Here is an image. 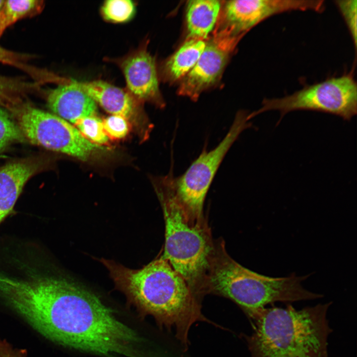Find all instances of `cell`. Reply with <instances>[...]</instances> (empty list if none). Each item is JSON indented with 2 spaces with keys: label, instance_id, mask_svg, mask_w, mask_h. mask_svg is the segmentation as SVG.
I'll use <instances>...</instances> for the list:
<instances>
[{
  "label": "cell",
  "instance_id": "6da1fadb",
  "mask_svg": "<svg viewBox=\"0 0 357 357\" xmlns=\"http://www.w3.org/2000/svg\"><path fill=\"white\" fill-rule=\"evenodd\" d=\"M0 295L34 329L64 347L105 356L139 357L138 334L94 293L62 277L4 276Z\"/></svg>",
  "mask_w": 357,
  "mask_h": 357
},
{
  "label": "cell",
  "instance_id": "7a4b0ae2",
  "mask_svg": "<svg viewBox=\"0 0 357 357\" xmlns=\"http://www.w3.org/2000/svg\"><path fill=\"white\" fill-rule=\"evenodd\" d=\"M109 271L116 287L142 315L154 317L158 325L169 330L185 350L188 334L197 321L214 324L202 313L200 302L185 280L160 257L139 269H131L111 260H100Z\"/></svg>",
  "mask_w": 357,
  "mask_h": 357
},
{
  "label": "cell",
  "instance_id": "3957f363",
  "mask_svg": "<svg viewBox=\"0 0 357 357\" xmlns=\"http://www.w3.org/2000/svg\"><path fill=\"white\" fill-rule=\"evenodd\" d=\"M331 303L259 309L251 319L253 333L244 336L251 357H328L332 330L327 313Z\"/></svg>",
  "mask_w": 357,
  "mask_h": 357
},
{
  "label": "cell",
  "instance_id": "277c9868",
  "mask_svg": "<svg viewBox=\"0 0 357 357\" xmlns=\"http://www.w3.org/2000/svg\"><path fill=\"white\" fill-rule=\"evenodd\" d=\"M172 179L170 173L160 179L156 188L165 222V241L161 257L185 280L200 301L199 292L215 245L204 218L191 217L177 199Z\"/></svg>",
  "mask_w": 357,
  "mask_h": 357
},
{
  "label": "cell",
  "instance_id": "5b68a950",
  "mask_svg": "<svg viewBox=\"0 0 357 357\" xmlns=\"http://www.w3.org/2000/svg\"><path fill=\"white\" fill-rule=\"evenodd\" d=\"M277 110L281 118L297 110L330 113L350 120L357 113V85L352 74L327 79L279 98L265 99L251 118L264 112Z\"/></svg>",
  "mask_w": 357,
  "mask_h": 357
},
{
  "label": "cell",
  "instance_id": "8992f818",
  "mask_svg": "<svg viewBox=\"0 0 357 357\" xmlns=\"http://www.w3.org/2000/svg\"><path fill=\"white\" fill-rule=\"evenodd\" d=\"M250 119L248 112H238L228 132L216 147L203 151L182 175L173 176L175 195L193 218H203L204 200L213 179L231 146L244 130L251 127Z\"/></svg>",
  "mask_w": 357,
  "mask_h": 357
},
{
  "label": "cell",
  "instance_id": "52a82bcc",
  "mask_svg": "<svg viewBox=\"0 0 357 357\" xmlns=\"http://www.w3.org/2000/svg\"><path fill=\"white\" fill-rule=\"evenodd\" d=\"M18 126L32 143L83 161L102 148L86 139L73 125L59 116L31 107L18 114Z\"/></svg>",
  "mask_w": 357,
  "mask_h": 357
},
{
  "label": "cell",
  "instance_id": "ba28073f",
  "mask_svg": "<svg viewBox=\"0 0 357 357\" xmlns=\"http://www.w3.org/2000/svg\"><path fill=\"white\" fill-rule=\"evenodd\" d=\"M309 276L292 274L286 277L274 278L246 269L236 282L238 306L251 319L268 303L321 298L322 295L310 292L302 286V281Z\"/></svg>",
  "mask_w": 357,
  "mask_h": 357
},
{
  "label": "cell",
  "instance_id": "9c48e42d",
  "mask_svg": "<svg viewBox=\"0 0 357 357\" xmlns=\"http://www.w3.org/2000/svg\"><path fill=\"white\" fill-rule=\"evenodd\" d=\"M242 36L234 35L226 29H218L205 42V48L196 64L183 77L179 95L195 101L203 91L214 85Z\"/></svg>",
  "mask_w": 357,
  "mask_h": 357
},
{
  "label": "cell",
  "instance_id": "30bf717a",
  "mask_svg": "<svg viewBox=\"0 0 357 357\" xmlns=\"http://www.w3.org/2000/svg\"><path fill=\"white\" fill-rule=\"evenodd\" d=\"M323 2L317 0H230L226 3L219 29L243 35L255 25L276 14L292 10L320 12Z\"/></svg>",
  "mask_w": 357,
  "mask_h": 357
},
{
  "label": "cell",
  "instance_id": "8fae6325",
  "mask_svg": "<svg viewBox=\"0 0 357 357\" xmlns=\"http://www.w3.org/2000/svg\"><path fill=\"white\" fill-rule=\"evenodd\" d=\"M147 41L127 55L114 60L121 70L127 90L139 102H149L160 108L165 103L159 86L154 58L147 51Z\"/></svg>",
  "mask_w": 357,
  "mask_h": 357
},
{
  "label": "cell",
  "instance_id": "7c38bea8",
  "mask_svg": "<svg viewBox=\"0 0 357 357\" xmlns=\"http://www.w3.org/2000/svg\"><path fill=\"white\" fill-rule=\"evenodd\" d=\"M44 157L33 156L0 167V223L12 211L29 179L44 169Z\"/></svg>",
  "mask_w": 357,
  "mask_h": 357
},
{
  "label": "cell",
  "instance_id": "4fadbf2b",
  "mask_svg": "<svg viewBox=\"0 0 357 357\" xmlns=\"http://www.w3.org/2000/svg\"><path fill=\"white\" fill-rule=\"evenodd\" d=\"M47 104L57 116L73 124L81 118L95 116L97 111L96 103L73 80L60 83L50 91Z\"/></svg>",
  "mask_w": 357,
  "mask_h": 357
},
{
  "label": "cell",
  "instance_id": "5bb4252c",
  "mask_svg": "<svg viewBox=\"0 0 357 357\" xmlns=\"http://www.w3.org/2000/svg\"><path fill=\"white\" fill-rule=\"evenodd\" d=\"M74 83L106 111L122 116L128 120L141 113L140 102L127 90L101 80L87 82L73 80Z\"/></svg>",
  "mask_w": 357,
  "mask_h": 357
},
{
  "label": "cell",
  "instance_id": "9a60e30c",
  "mask_svg": "<svg viewBox=\"0 0 357 357\" xmlns=\"http://www.w3.org/2000/svg\"><path fill=\"white\" fill-rule=\"evenodd\" d=\"M221 7L218 0L188 1L186 10L187 40L207 39L218 20Z\"/></svg>",
  "mask_w": 357,
  "mask_h": 357
},
{
  "label": "cell",
  "instance_id": "2e32d148",
  "mask_svg": "<svg viewBox=\"0 0 357 357\" xmlns=\"http://www.w3.org/2000/svg\"><path fill=\"white\" fill-rule=\"evenodd\" d=\"M205 44L202 40H187L164 63L162 72L165 78L175 81L184 77L196 64Z\"/></svg>",
  "mask_w": 357,
  "mask_h": 357
},
{
  "label": "cell",
  "instance_id": "e0dca14e",
  "mask_svg": "<svg viewBox=\"0 0 357 357\" xmlns=\"http://www.w3.org/2000/svg\"><path fill=\"white\" fill-rule=\"evenodd\" d=\"M43 1L38 0H5L0 11V38L10 26L20 19L40 11Z\"/></svg>",
  "mask_w": 357,
  "mask_h": 357
},
{
  "label": "cell",
  "instance_id": "ac0fdd59",
  "mask_svg": "<svg viewBox=\"0 0 357 357\" xmlns=\"http://www.w3.org/2000/svg\"><path fill=\"white\" fill-rule=\"evenodd\" d=\"M103 18L113 23H123L130 20L135 12L134 3L129 0H108L101 8Z\"/></svg>",
  "mask_w": 357,
  "mask_h": 357
},
{
  "label": "cell",
  "instance_id": "d6986e66",
  "mask_svg": "<svg viewBox=\"0 0 357 357\" xmlns=\"http://www.w3.org/2000/svg\"><path fill=\"white\" fill-rule=\"evenodd\" d=\"M81 134L91 142L98 145L108 142L102 120L95 116H89L78 119L74 123Z\"/></svg>",
  "mask_w": 357,
  "mask_h": 357
},
{
  "label": "cell",
  "instance_id": "ffe728a7",
  "mask_svg": "<svg viewBox=\"0 0 357 357\" xmlns=\"http://www.w3.org/2000/svg\"><path fill=\"white\" fill-rule=\"evenodd\" d=\"M25 137L19 127L0 108V155L11 143L23 141Z\"/></svg>",
  "mask_w": 357,
  "mask_h": 357
},
{
  "label": "cell",
  "instance_id": "44dd1931",
  "mask_svg": "<svg viewBox=\"0 0 357 357\" xmlns=\"http://www.w3.org/2000/svg\"><path fill=\"white\" fill-rule=\"evenodd\" d=\"M345 21L355 48L357 43V0H337L335 1Z\"/></svg>",
  "mask_w": 357,
  "mask_h": 357
},
{
  "label": "cell",
  "instance_id": "7402d4cb",
  "mask_svg": "<svg viewBox=\"0 0 357 357\" xmlns=\"http://www.w3.org/2000/svg\"><path fill=\"white\" fill-rule=\"evenodd\" d=\"M102 121L105 132L109 138L114 140L122 139L129 132L128 120L122 116L112 115Z\"/></svg>",
  "mask_w": 357,
  "mask_h": 357
},
{
  "label": "cell",
  "instance_id": "603a6c76",
  "mask_svg": "<svg viewBox=\"0 0 357 357\" xmlns=\"http://www.w3.org/2000/svg\"><path fill=\"white\" fill-rule=\"evenodd\" d=\"M27 87L28 84L0 76V104H8V102L12 101L16 95Z\"/></svg>",
  "mask_w": 357,
  "mask_h": 357
},
{
  "label": "cell",
  "instance_id": "cb8c5ba5",
  "mask_svg": "<svg viewBox=\"0 0 357 357\" xmlns=\"http://www.w3.org/2000/svg\"><path fill=\"white\" fill-rule=\"evenodd\" d=\"M21 56L0 46V62L28 70L21 62Z\"/></svg>",
  "mask_w": 357,
  "mask_h": 357
},
{
  "label": "cell",
  "instance_id": "d4e9b609",
  "mask_svg": "<svg viewBox=\"0 0 357 357\" xmlns=\"http://www.w3.org/2000/svg\"><path fill=\"white\" fill-rule=\"evenodd\" d=\"M26 357L25 350L13 349L6 341L0 339V357Z\"/></svg>",
  "mask_w": 357,
  "mask_h": 357
},
{
  "label": "cell",
  "instance_id": "484cf974",
  "mask_svg": "<svg viewBox=\"0 0 357 357\" xmlns=\"http://www.w3.org/2000/svg\"><path fill=\"white\" fill-rule=\"evenodd\" d=\"M4 1H5L4 0H0V11L1 10L2 7L3 5Z\"/></svg>",
  "mask_w": 357,
  "mask_h": 357
}]
</instances>
